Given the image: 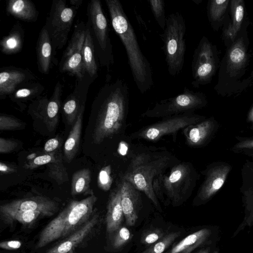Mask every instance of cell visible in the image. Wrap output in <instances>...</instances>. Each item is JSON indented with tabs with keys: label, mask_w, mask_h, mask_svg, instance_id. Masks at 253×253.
I'll list each match as a JSON object with an SVG mask.
<instances>
[{
	"label": "cell",
	"mask_w": 253,
	"mask_h": 253,
	"mask_svg": "<svg viewBox=\"0 0 253 253\" xmlns=\"http://www.w3.org/2000/svg\"><path fill=\"white\" fill-rule=\"evenodd\" d=\"M86 25L81 21L75 27L68 45L64 51L59 65L61 73H68L82 80L86 74L82 56V49L85 39Z\"/></svg>",
	"instance_id": "7c38bea8"
},
{
	"label": "cell",
	"mask_w": 253,
	"mask_h": 253,
	"mask_svg": "<svg viewBox=\"0 0 253 253\" xmlns=\"http://www.w3.org/2000/svg\"><path fill=\"white\" fill-rule=\"evenodd\" d=\"M105 2L113 28L125 48L134 82L139 92L143 94L154 85L150 62L142 52L134 29L121 1L105 0Z\"/></svg>",
	"instance_id": "7a4b0ae2"
},
{
	"label": "cell",
	"mask_w": 253,
	"mask_h": 253,
	"mask_svg": "<svg viewBox=\"0 0 253 253\" xmlns=\"http://www.w3.org/2000/svg\"><path fill=\"white\" fill-rule=\"evenodd\" d=\"M237 142L231 147L235 153L243 154L250 157L253 154V136H236Z\"/></svg>",
	"instance_id": "8d00e7d4"
},
{
	"label": "cell",
	"mask_w": 253,
	"mask_h": 253,
	"mask_svg": "<svg viewBox=\"0 0 253 253\" xmlns=\"http://www.w3.org/2000/svg\"><path fill=\"white\" fill-rule=\"evenodd\" d=\"M0 219L6 224H13L18 222L24 227H31L36 222L45 215L38 211H14L0 212Z\"/></svg>",
	"instance_id": "4316f807"
},
{
	"label": "cell",
	"mask_w": 253,
	"mask_h": 253,
	"mask_svg": "<svg viewBox=\"0 0 253 253\" xmlns=\"http://www.w3.org/2000/svg\"><path fill=\"white\" fill-rule=\"evenodd\" d=\"M199 178L192 163L179 162L155 178L153 189L158 200L176 206L191 195Z\"/></svg>",
	"instance_id": "5b68a950"
},
{
	"label": "cell",
	"mask_w": 253,
	"mask_h": 253,
	"mask_svg": "<svg viewBox=\"0 0 253 253\" xmlns=\"http://www.w3.org/2000/svg\"><path fill=\"white\" fill-rule=\"evenodd\" d=\"M87 14L91 32L95 37V48L101 64L108 71L114 64L113 45L109 37L107 19L99 0H91L87 6Z\"/></svg>",
	"instance_id": "9c48e42d"
},
{
	"label": "cell",
	"mask_w": 253,
	"mask_h": 253,
	"mask_svg": "<svg viewBox=\"0 0 253 253\" xmlns=\"http://www.w3.org/2000/svg\"><path fill=\"white\" fill-rule=\"evenodd\" d=\"M228 2V0H211L209 6L210 20L212 21L219 20L226 9Z\"/></svg>",
	"instance_id": "74e56055"
},
{
	"label": "cell",
	"mask_w": 253,
	"mask_h": 253,
	"mask_svg": "<svg viewBox=\"0 0 253 253\" xmlns=\"http://www.w3.org/2000/svg\"><path fill=\"white\" fill-rule=\"evenodd\" d=\"M217 246V244L208 246L202 248L196 253H211L212 250Z\"/></svg>",
	"instance_id": "7dc6e473"
},
{
	"label": "cell",
	"mask_w": 253,
	"mask_h": 253,
	"mask_svg": "<svg viewBox=\"0 0 253 253\" xmlns=\"http://www.w3.org/2000/svg\"><path fill=\"white\" fill-rule=\"evenodd\" d=\"M253 156V154H252V155L250 156V157H251V156Z\"/></svg>",
	"instance_id": "db71d44e"
},
{
	"label": "cell",
	"mask_w": 253,
	"mask_h": 253,
	"mask_svg": "<svg viewBox=\"0 0 253 253\" xmlns=\"http://www.w3.org/2000/svg\"><path fill=\"white\" fill-rule=\"evenodd\" d=\"M78 8L69 6L65 0H53L44 26L48 33L53 56L66 44Z\"/></svg>",
	"instance_id": "52a82bcc"
},
{
	"label": "cell",
	"mask_w": 253,
	"mask_h": 253,
	"mask_svg": "<svg viewBox=\"0 0 253 253\" xmlns=\"http://www.w3.org/2000/svg\"><path fill=\"white\" fill-rule=\"evenodd\" d=\"M120 187L121 204L127 225L134 226L142 208L140 191L131 182L121 178Z\"/></svg>",
	"instance_id": "d6986e66"
},
{
	"label": "cell",
	"mask_w": 253,
	"mask_h": 253,
	"mask_svg": "<svg viewBox=\"0 0 253 253\" xmlns=\"http://www.w3.org/2000/svg\"><path fill=\"white\" fill-rule=\"evenodd\" d=\"M231 9L233 22L229 24L225 33L227 38L233 41L240 29L243 21L244 15L243 1L241 0H232Z\"/></svg>",
	"instance_id": "4dcf8cb0"
},
{
	"label": "cell",
	"mask_w": 253,
	"mask_h": 253,
	"mask_svg": "<svg viewBox=\"0 0 253 253\" xmlns=\"http://www.w3.org/2000/svg\"><path fill=\"white\" fill-rule=\"evenodd\" d=\"M220 239L218 227H205L186 236L167 253H191L198 248L217 244Z\"/></svg>",
	"instance_id": "2e32d148"
},
{
	"label": "cell",
	"mask_w": 253,
	"mask_h": 253,
	"mask_svg": "<svg viewBox=\"0 0 253 253\" xmlns=\"http://www.w3.org/2000/svg\"><path fill=\"white\" fill-rule=\"evenodd\" d=\"M84 106L85 104H84L81 106L77 118L64 143V155L67 163H70L73 160L79 149Z\"/></svg>",
	"instance_id": "cb8c5ba5"
},
{
	"label": "cell",
	"mask_w": 253,
	"mask_h": 253,
	"mask_svg": "<svg viewBox=\"0 0 253 253\" xmlns=\"http://www.w3.org/2000/svg\"><path fill=\"white\" fill-rule=\"evenodd\" d=\"M180 235L179 231L170 232L141 253H163Z\"/></svg>",
	"instance_id": "d6a6232c"
},
{
	"label": "cell",
	"mask_w": 253,
	"mask_h": 253,
	"mask_svg": "<svg viewBox=\"0 0 253 253\" xmlns=\"http://www.w3.org/2000/svg\"><path fill=\"white\" fill-rule=\"evenodd\" d=\"M23 127L24 124L16 118L5 114L0 116V131L17 130Z\"/></svg>",
	"instance_id": "f35d334b"
},
{
	"label": "cell",
	"mask_w": 253,
	"mask_h": 253,
	"mask_svg": "<svg viewBox=\"0 0 253 253\" xmlns=\"http://www.w3.org/2000/svg\"><path fill=\"white\" fill-rule=\"evenodd\" d=\"M101 220V217L96 210L92 217L83 227L66 239L57 243L44 253H75L77 248L98 229Z\"/></svg>",
	"instance_id": "9a60e30c"
},
{
	"label": "cell",
	"mask_w": 253,
	"mask_h": 253,
	"mask_svg": "<svg viewBox=\"0 0 253 253\" xmlns=\"http://www.w3.org/2000/svg\"><path fill=\"white\" fill-rule=\"evenodd\" d=\"M59 209V204L49 198L36 196L16 199L0 206V212L14 211H38L45 217L54 214Z\"/></svg>",
	"instance_id": "e0dca14e"
},
{
	"label": "cell",
	"mask_w": 253,
	"mask_h": 253,
	"mask_svg": "<svg viewBox=\"0 0 253 253\" xmlns=\"http://www.w3.org/2000/svg\"><path fill=\"white\" fill-rule=\"evenodd\" d=\"M215 68L214 53L211 43L203 37L194 51L192 62L193 79L192 85L195 87L205 84L211 79Z\"/></svg>",
	"instance_id": "4fadbf2b"
},
{
	"label": "cell",
	"mask_w": 253,
	"mask_h": 253,
	"mask_svg": "<svg viewBox=\"0 0 253 253\" xmlns=\"http://www.w3.org/2000/svg\"><path fill=\"white\" fill-rule=\"evenodd\" d=\"M60 141L57 138H53L48 140L44 144V151L46 153L54 152L59 146Z\"/></svg>",
	"instance_id": "f6af8a7d"
},
{
	"label": "cell",
	"mask_w": 253,
	"mask_h": 253,
	"mask_svg": "<svg viewBox=\"0 0 253 253\" xmlns=\"http://www.w3.org/2000/svg\"><path fill=\"white\" fill-rule=\"evenodd\" d=\"M246 54L242 39L237 41L230 48L228 55V68L232 75H235L245 64Z\"/></svg>",
	"instance_id": "f546056e"
},
{
	"label": "cell",
	"mask_w": 253,
	"mask_h": 253,
	"mask_svg": "<svg viewBox=\"0 0 253 253\" xmlns=\"http://www.w3.org/2000/svg\"><path fill=\"white\" fill-rule=\"evenodd\" d=\"M91 181V173L86 168L82 169L75 172L72 178L71 194L73 196L83 194L90 195L93 194L90 189Z\"/></svg>",
	"instance_id": "f1b7e54d"
},
{
	"label": "cell",
	"mask_w": 253,
	"mask_h": 253,
	"mask_svg": "<svg viewBox=\"0 0 253 253\" xmlns=\"http://www.w3.org/2000/svg\"><path fill=\"white\" fill-rule=\"evenodd\" d=\"M97 198L94 194L80 201L72 200L42 229L36 249L55 241H62L83 227L93 215Z\"/></svg>",
	"instance_id": "3957f363"
},
{
	"label": "cell",
	"mask_w": 253,
	"mask_h": 253,
	"mask_svg": "<svg viewBox=\"0 0 253 253\" xmlns=\"http://www.w3.org/2000/svg\"><path fill=\"white\" fill-rule=\"evenodd\" d=\"M232 169V166L224 161L209 164L201 171L204 179L197 191L194 203L201 205L210 201L222 188Z\"/></svg>",
	"instance_id": "8fae6325"
},
{
	"label": "cell",
	"mask_w": 253,
	"mask_h": 253,
	"mask_svg": "<svg viewBox=\"0 0 253 253\" xmlns=\"http://www.w3.org/2000/svg\"><path fill=\"white\" fill-rule=\"evenodd\" d=\"M18 143L11 139L3 137L0 138V153L6 154L10 153L16 149Z\"/></svg>",
	"instance_id": "7bdbcfd3"
},
{
	"label": "cell",
	"mask_w": 253,
	"mask_h": 253,
	"mask_svg": "<svg viewBox=\"0 0 253 253\" xmlns=\"http://www.w3.org/2000/svg\"><path fill=\"white\" fill-rule=\"evenodd\" d=\"M219 248L218 246H216L211 252V253H219Z\"/></svg>",
	"instance_id": "816d5d0a"
},
{
	"label": "cell",
	"mask_w": 253,
	"mask_h": 253,
	"mask_svg": "<svg viewBox=\"0 0 253 253\" xmlns=\"http://www.w3.org/2000/svg\"><path fill=\"white\" fill-rule=\"evenodd\" d=\"M206 118L204 116L195 114L194 112H188L163 118L160 121L132 133L130 137L156 141L164 136L175 134L180 129L198 123Z\"/></svg>",
	"instance_id": "30bf717a"
},
{
	"label": "cell",
	"mask_w": 253,
	"mask_h": 253,
	"mask_svg": "<svg viewBox=\"0 0 253 253\" xmlns=\"http://www.w3.org/2000/svg\"><path fill=\"white\" fill-rule=\"evenodd\" d=\"M24 31L17 22L12 27L8 34L3 36L0 42V50L2 53L12 55L19 52L23 46Z\"/></svg>",
	"instance_id": "484cf974"
},
{
	"label": "cell",
	"mask_w": 253,
	"mask_h": 253,
	"mask_svg": "<svg viewBox=\"0 0 253 253\" xmlns=\"http://www.w3.org/2000/svg\"><path fill=\"white\" fill-rule=\"evenodd\" d=\"M129 87L121 79L108 80L99 90L93 105L96 110L93 142L99 144L119 133L125 123L128 109Z\"/></svg>",
	"instance_id": "6da1fadb"
},
{
	"label": "cell",
	"mask_w": 253,
	"mask_h": 253,
	"mask_svg": "<svg viewBox=\"0 0 253 253\" xmlns=\"http://www.w3.org/2000/svg\"><path fill=\"white\" fill-rule=\"evenodd\" d=\"M244 208L245 216L242 222L239 224L232 238L237 236L239 233L244 230L246 227L253 226V200L242 199Z\"/></svg>",
	"instance_id": "836d02e7"
},
{
	"label": "cell",
	"mask_w": 253,
	"mask_h": 253,
	"mask_svg": "<svg viewBox=\"0 0 253 253\" xmlns=\"http://www.w3.org/2000/svg\"><path fill=\"white\" fill-rule=\"evenodd\" d=\"M48 174L58 184L68 181V175L63 163L61 155L56 156L54 160L47 165Z\"/></svg>",
	"instance_id": "1f68e13d"
},
{
	"label": "cell",
	"mask_w": 253,
	"mask_h": 253,
	"mask_svg": "<svg viewBox=\"0 0 253 253\" xmlns=\"http://www.w3.org/2000/svg\"><path fill=\"white\" fill-rule=\"evenodd\" d=\"M44 89V87L42 84L33 81L20 85L9 96L11 100L19 104L23 102L37 99Z\"/></svg>",
	"instance_id": "83f0119b"
},
{
	"label": "cell",
	"mask_w": 253,
	"mask_h": 253,
	"mask_svg": "<svg viewBox=\"0 0 253 253\" xmlns=\"http://www.w3.org/2000/svg\"><path fill=\"white\" fill-rule=\"evenodd\" d=\"M132 236L127 228L121 226L110 236L112 246L115 249H120L130 241Z\"/></svg>",
	"instance_id": "e575fe53"
},
{
	"label": "cell",
	"mask_w": 253,
	"mask_h": 253,
	"mask_svg": "<svg viewBox=\"0 0 253 253\" xmlns=\"http://www.w3.org/2000/svg\"><path fill=\"white\" fill-rule=\"evenodd\" d=\"M70 4L72 6H74L77 8H79V6L82 4L83 2L82 0H70Z\"/></svg>",
	"instance_id": "681fc988"
},
{
	"label": "cell",
	"mask_w": 253,
	"mask_h": 253,
	"mask_svg": "<svg viewBox=\"0 0 253 253\" xmlns=\"http://www.w3.org/2000/svg\"><path fill=\"white\" fill-rule=\"evenodd\" d=\"M219 128L218 122L213 117L189 126L183 129L186 144L193 148L204 147L211 142Z\"/></svg>",
	"instance_id": "ac0fdd59"
},
{
	"label": "cell",
	"mask_w": 253,
	"mask_h": 253,
	"mask_svg": "<svg viewBox=\"0 0 253 253\" xmlns=\"http://www.w3.org/2000/svg\"><path fill=\"white\" fill-rule=\"evenodd\" d=\"M95 46L90 24L86 25L85 39L82 49L83 61L85 73L95 79L97 76V65L95 56Z\"/></svg>",
	"instance_id": "d4e9b609"
},
{
	"label": "cell",
	"mask_w": 253,
	"mask_h": 253,
	"mask_svg": "<svg viewBox=\"0 0 253 253\" xmlns=\"http://www.w3.org/2000/svg\"><path fill=\"white\" fill-rule=\"evenodd\" d=\"M207 100L204 94L196 92L185 87L183 91L177 95L156 102L152 108H148L141 116L147 118H165L204 107Z\"/></svg>",
	"instance_id": "ba28073f"
},
{
	"label": "cell",
	"mask_w": 253,
	"mask_h": 253,
	"mask_svg": "<svg viewBox=\"0 0 253 253\" xmlns=\"http://www.w3.org/2000/svg\"><path fill=\"white\" fill-rule=\"evenodd\" d=\"M54 152L38 156L25 164L24 167L27 169H33L43 165H48L54 160L56 156Z\"/></svg>",
	"instance_id": "60d3db41"
},
{
	"label": "cell",
	"mask_w": 253,
	"mask_h": 253,
	"mask_svg": "<svg viewBox=\"0 0 253 253\" xmlns=\"http://www.w3.org/2000/svg\"><path fill=\"white\" fill-rule=\"evenodd\" d=\"M6 10L7 14L26 22H35L39 16L35 4L30 0H9Z\"/></svg>",
	"instance_id": "603a6c76"
},
{
	"label": "cell",
	"mask_w": 253,
	"mask_h": 253,
	"mask_svg": "<svg viewBox=\"0 0 253 253\" xmlns=\"http://www.w3.org/2000/svg\"><path fill=\"white\" fill-rule=\"evenodd\" d=\"M97 182L98 187L103 190L107 191L110 189L112 182L110 166L104 167L100 171Z\"/></svg>",
	"instance_id": "b9f144b4"
},
{
	"label": "cell",
	"mask_w": 253,
	"mask_h": 253,
	"mask_svg": "<svg viewBox=\"0 0 253 253\" xmlns=\"http://www.w3.org/2000/svg\"><path fill=\"white\" fill-rule=\"evenodd\" d=\"M247 122L251 124V128L253 130V106L248 113Z\"/></svg>",
	"instance_id": "c3c4849f"
},
{
	"label": "cell",
	"mask_w": 253,
	"mask_h": 253,
	"mask_svg": "<svg viewBox=\"0 0 253 253\" xmlns=\"http://www.w3.org/2000/svg\"><path fill=\"white\" fill-rule=\"evenodd\" d=\"M36 48L38 70L42 74H47L51 66L53 50L50 39L44 25L39 34Z\"/></svg>",
	"instance_id": "7402d4cb"
},
{
	"label": "cell",
	"mask_w": 253,
	"mask_h": 253,
	"mask_svg": "<svg viewBox=\"0 0 253 253\" xmlns=\"http://www.w3.org/2000/svg\"><path fill=\"white\" fill-rule=\"evenodd\" d=\"M164 233L160 228H153L145 231L142 235L141 242L150 245L158 242L164 236Z\"/></svg>",
	"instance_id": "ab89813d"
},
{
	"label": "cell",
	"mask_w": 253,
	"mask_h": 253,
	"mask_svg": "<svg viewBox=\"0 0 253 253\" xmlns=\"http://www.w3.org/2000/svg\"><path fill=\"white\" fill-rule=\"evenodd\" d=\"M21 246V242L16 240L4 241L0 243V248L5 250H16Z\"/></svg>",
	"instance_id": "ee69618b"
},
{
	"label": "cell",
	"mask_w": 253,
	"mask_h": 253,
	"mask_svg": "<svg viewBox=\"0 0 253 253\" xmlns=\"http://www.w3.org/2000/svg\"><path fill=\"white\" fill-rule=\"evenodd\" d=\"M127 147L124 144H122L120 145V152L122 155H125L126 152Z\"/></svg>",
	"instance_id": "f907efd6"
},
{
	"label": "cell",
	"mask_w": 253,
	"mask_h": 253,
	"mask_svg": "<svg viewBox=\"0 0 253 253\" xmlns=\"http://www.w3.org/2000/svg\"><path fill=\"white\" fill-rule=\"evenodd\" d=\"M185 32V21L180 13H172L167 17L166 27L160 37L168 71L173 77L181 72L184 64Z\"/></svg>",
	"instance_id": "8992f818"
},
{
	"label": "cell",
	"mask_w": 253,
	"mask_h": 253,
	"mask_svg": "<svg viewBox=\"0 0 253 253\" xmlns=\"http://www.w3.org/2000/svg\"><path fill=\"white\" fill-rule=\"evenodd\" d=\"M0 171L1 173H8L14 171V169L5 164L1 162L0 164Z\"/></svg>",
	"instance_id": "bcb514c9"
},
{
	"label": "cell",
	"mask_w": 253,
	"mask_h": 253,
	"mask_svg": "<svg viewBox=\"0 0 253 253\" xmlns=\"http://www.w3.org/2000/svg\"><path fill=\"white\" fill-rule=\"evenodd\" d=\"M35 80L28 69L14 67L1 68L0 73V98H5L13 93L21 84Z\"/></svg>",
	"instance_id": "ffe728a7"
},
{
	"label": "cell",
	"mask_w": 253,
	"mask_h": 253,
	"mask_svg": "<svg viewBox=\"0 0 253 253\" xmlns=\"http://www.w3.org/2000/svg\"><path fill=\"white\" fill-rule=\"evenodd\" d=\"M154 17L160 28L163 30L166 24L165 4L163 0H150L148 1Z\"/></svg>",
	"instance_id": "d590c367"
},
{
	"label": "cell",
	"mask_w": 253,
	"mask_h": 253,
	"mask_svg": "<svg viewBox=\"0 0 253 253\" xmlns=\"http://www.w3.org/2000/svg\"><path fill=\"white\" fill-rule=\"evenodd\" d=\"M179 162L176 157L168 152H142L132 158L121 178L144 192L158 207L159 202L153 189V180Z\"/></svg>",
	"instance_id": "277c9868"
},
{
	"label": "cell",
	"mask_w": 253,
	"mask_h": 253,
	"mask_svg": "<svg viewBox=\"0 0 253 253\" xmlns=\"http://www.w3.org/2000/svg\"><path fill=\"white\" fill-rule=\"evenodd\" d=\"M251 158H252V159L253 160V156H251Z\"/></svg>",
	"instance_id": "f5cc1de1"
},
{
	"label": "cell",
	"mask_w": 253,
	"mask_h": 253,
	"mask_svg": "<svg viewBox=\"0 0 253 253\" xmlns=\"http://www.w3.org/2000/svg\"><path fill=\"white\" fill-rule=\"evenodd\" d=\"M63 85L58 82L54 88L52 96H39L30 105V112L42 120L49 131L53 130L58 121V113L61 105Z\"/></svg>",
	"instance_id": "5bb4252c"
},
{
	"label": "cell",
	"mask_w": 253,
	"mask_h": 253,
	"mask_svg": "<svg viewBox=\"0 0 253 253\" xmlns=\"http://www.w3.org/2000/svg\"><path fill=\"white\" fill-rule=\"evenodd\" d=\"M124 217L120 187L118 183L117 187L110 193L107 206L105 224L106 231L109 236L122 226Z\"/></svg>",
	"instance_id": "44dd1931"
}]
</instances>
